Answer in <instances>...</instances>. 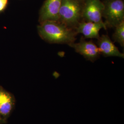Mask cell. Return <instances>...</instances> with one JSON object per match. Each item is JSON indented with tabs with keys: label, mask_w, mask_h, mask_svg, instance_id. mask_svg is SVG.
<instances>
[{
	"label": "cell",
	"mask_w": 124,
	"mask_h": 124,
	"mask_svg": "<svg viewBox=\"0 0 124 124\" xmlns=\"http://www.w3.org/2000/svg\"><path fill=\"white\" fill-rule=\"evenodd\" d=\"M40 36L53 43H66L71 46L75 40L76 33L70 28L59 21H46L38 26Z\"/></svg>",
	"instance_id": "cell-1"
},
{
	"label": "cell",
	"mask_w": 124,
	"mask_h": 124,
	"mask_svg": "<svg viewBox=\"0 0 124 124\" xmlns=\"http://www.w3.org/2000/svg\"><path fill=\"white\" fill-rule=\"evenodd\" d=\"M82 0H62L58 21L68 27L77 25L82 15Z\"/></svg>",
	"instance_id": "cell-2"
},
{
	"label": "cell",
	"mask_w": 124,
	"mask_h": 124,
	"mask_svg": "<svg viewBox=\"0 0 124 124\" xmlns=\"http://www.w3.org/2000/svg\"><path fill=\"white\" fill-rule=\"evenodd\" d=\"M102 17L105 25L115 27L124 21V3L122 0H106L104 3Z\"/></svg>",
	"instance_id": "cell-3"
},
{
	"label": "cell",
	"mask_w": 124,
	"mask_h": 124,
	"mask_svg": "<svg viewBox=\"0 0 124 124\" xmlns=\"http://www.w3.org/2000/svg\"><path fill=\"white\" fill-rule=\"evenodd\" d=\"M103 9V2L100 0H85L81 17L86 21L105 25L102 19Z\"/></svg>",
	"instance_id": "cell-4"
},
{
	"label": "cell",
	"mask_w": 124,
	"mask_h": 124,
	"mask_svg": "<svg viewBox=\"0 0 124 124\" xmlns=\"http://www.w3.org/2000/svg\"><path fill=\"white\" fill-rule=\"evenodd\" d=\"M62 0H46L40 13V23L46 21H58Z\"/></svg>",
	"instance_id": "cell-5"
},
{
	"label": "cell",
	"mask_w": 124,
	"mask_h": 124,
	"mask_svg": "<svg viewBox=\"0 0 124 124\" xmlns=\"http://www.w3.org/2000/svg\"><path fill=\"white\" fill-rule=\"evenodd\" d=\"M71 46L74 47L76 52L92 62L96 60L100 54L98 46L92 41L81 40L80 42L73 43Z\"/></svg>",
	"instance_id": "cell-6"
},
{
	"label": "cell",
	"mask_w": 124,
	"mask_h": 124,
	"mask_svg": "<svg viewBox=\"0 0 124 124\" xmlns=\"http://www.w3.org/2000/svg\"><path fill=\"white\" fill-rule=\"evenodd\" d=\"M98 40V48L100 53L103 56L124 58V54L120 52L108 35H103Z\"/></svg>",
	"instance_id": "cell-7"
},
{
	"label": "cell",
	"mask_w": 124,
	"mask_h": 124,
	"mask_svg": "<svg viewBox=\"0 0 124 124\" xmlns=\"http://www.w3.org/2000/svg\"><path fill=\"white\" fill-rule=\"evenodd\" d=\"M15 99L13 95L0 86V114L7 120L13 110Z\"/></svg>",
	"instance_id": "cell-8"
},
{
	"label": "cell",
	"mask_w": 124,
	"mask_h": 124,
	"mask_svg": "<svg viewBox=\"0 0 124 124\" xmlns=\"http://www.w3.org/2000/svg\"><path fill=\"white\" fill-rule=\"evenodd\" d=\"M106 29V26L99 23L85 21L78 23L76 28L77 33L82 34L87 38L98 39L101 29Z\"/></svg>",
	"instance_id": "cell-9"
},
{
	"label": "cell",
	"mask_w": 124,
	"mask_h": 124,
	"mask_svg": "<svg viewBox=\"0 0 124 124\" xmlns=\"http://www.w3.org/2000/svg\"><path fill=\"white\" fill-rule=\"evenodd\" d=\"M115 31L113 35V39L119 43L121 46H124V21L115 27Z\"/></svg>",
	"instance_id": "cell-10"
},
{
	"label": "cell",
	"mask_w": 124,
	"mask_h": 124,
	"mask_svg": "<svg viewBox=\"0 0 124 124\" xmlns=\"http://www.w3.org/2000/svg\"><path fill=\"white\" fill-rule=\"evenodd\" d=\"M8 0H0V12L3 11L6 7Z\"/></svg>",
	"instance_id": "cell-11"
},
{
	"label": "cell",
	"mask_w": 124,
	"mask_h": 124,
	"mask_svg": "<svg viewBox=\"0 0 124 124\" xmlns=\"http://www.w3.org/2000/svg\"><path fill=\"white\" fill-rule=\"evenodd\" d=\"M6 121L7 120H5L0 114V124H4L6 123Z\"/></svg>",
	"instance_id": "cell-12"
}]
</instances>
